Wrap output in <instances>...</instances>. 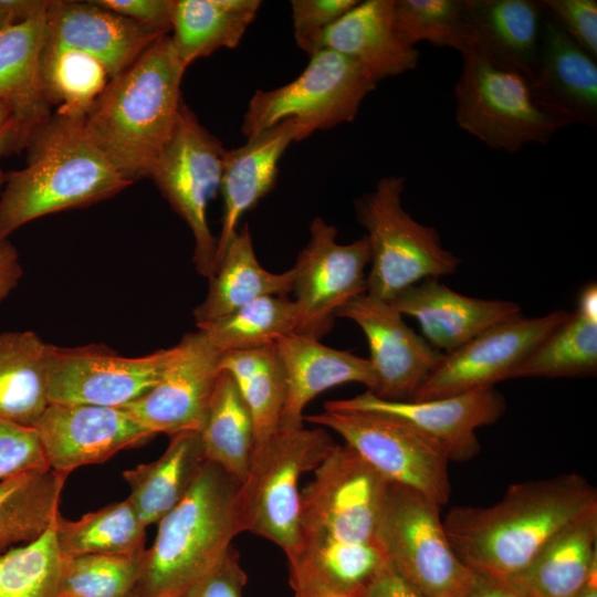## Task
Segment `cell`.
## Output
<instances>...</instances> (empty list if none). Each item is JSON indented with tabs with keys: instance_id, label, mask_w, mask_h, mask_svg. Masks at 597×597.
Segmentation results:
<instances>
[{
	"instance_id": "obj_17",
	"label": "cell",
	"mask_w": 597,
	"mask_h": 597,
	"mask_svg": "<svg viewBox=\"0 0 597 597\" xmlns=\"http://www.w3.org/2000/svg\"><path fill=\"white\" fill-rule=\"evenodd\" d=\"M335 317L353 321L366 336L377 379L373 394L379 398L412 400L442 358L388 301L364 293L344 304Z\"/></svg>"
},
{
	"instance_id": "obj_42",
	"label": "cell",
	"mask_w": 597,
	"mask_h": 597,
	"mask_svg": "<svg viewBox=\"0 0 597 597\" xmlns=\"http://www.w3.org/2000/svg\"><path fill=\"white\" fill-rule=\"evenodd\" d=\"M394 25L400 39L412 48L426 41L461 54L472 43L465 0H395Z\"/></svg>"
},
{
	"instance_id": "obj_3",
	"label": "cell",
	"mask_w": 597,
	"mask_h": 597,
	"mask_svg": "<svg viewBox=\"0 0 597 597\" xmlns=\"http://www.w3.org/2000/svg\"><path fill=\"white\" fill-rule=\"evenodd\" d=\"M22 169L4 174L0 193V241L43 216L111 198L125 179L92 142L84 118L54 113L34 124Z\"/></svg>"
},
{
	"instance_id": "obj_24",
	"label": "cell",
	"mask_w": 597,
	"mask_h": 597,
	"mask_svg": "<svg viewBox=\"0 0 597 597\" xmlns=\"http://www.w3.org/2000/svg\"><path fill=\"white\" fill-rule=\"evenodd\" d=\"M394 2L358 1L323 33L321 50L328 49L357 62L377 83L416 69L419 52L397 34Z\"/></svg>"
},
{
	"instance_id": "obj_4",
	"label": "cell",
	"mask_w": 597,
	"mask_h": 597,
	"mask_svg": "<svg viewBox=\"0 0 597 597\" xmlns=\"http://www.w3.org/2000/svg\"><path fill=\"white\" fill-rule=\"evenodd\" d=\"M185 71L163 35L107 83L85 115L88 137L125 179L149 177L174 132Z\"/></svg>"
},
{
	"instance_id": "obj_49",
	"label": "cell",
	"mask_w": 597,
	"mask_h": 597,
	"mask_svg": "<svg viewBox=\"0 0 597 597\" xmlns=\"http://www.w3.org/2000/svg\"><path fill=\"white\" fill-rule=\"evenodd\" d=\"M4 174L0 168V189L4 182ZM22 275L17 249L9 240L0 241V305L18 286Z\"/></svg>"
},
{
	"instance_id": "obj_50",
	"label": "cell",
	"mask_w": 597,
	"mask_h": 597,
	"mask_svg": "<svg viewBox=\"0 0 597 597\" xmlns=\"http://www.w3.org/2000/svg\"><path fill=\"white\" fill-rule=\"evenodd\" d=\"M49 0H0V34L45 8Z\"/></svg>"
},
{
	"instance_id": "obj_13",
	"label": "cell",
	"mask_w": 597,
	"mask_h": 597,
	"mask_svg": "<svg viewBox=\"0 0 597 597\" xmlns=\"http://www.w3.org/2000/svg\"><path fill=\"white\" fill-rule=\"evenodd\" d=\"M174 354L175 346L143 356H124L103 344H50L49 401L125 407L157 384Z\"/></svg>"
},
{
	"instance_id": "obj_52",
	"label": "cell",
	"mask_w": 597,
	"mask_h": 597,
	"mask_svg": "<svg viewBox=\"0 0 597 597\" xmlns=\"http://www.w3.org/2000/svg\"><path fill=\"white\" fill-rule=\"evenodd\" d=\"M465 597H522L505 584L475 574L474 582Z\"/></svg>"
},
{
	"instance_id": "obj_9",
	"label": "cell",
	"mask_w": 597,
	"mask_h": 597,
	"mask_svg": "<svg viewBox=\"0 0 597 597\" xmlns=\"http://www.w3.org/2000/svg\"><path fill=\"white\" fill-rule=\"evenodd\" d=\"M385 559L423 597H465L475 573L451 547L440 506L388 482L376 527Z\"/></svg>"
},
{
	"instance_id": "obj_29",
	"label": "cell",
	"mask_w": 597,
	"mask_h": 597,
	"mask_svg": "<svg viewBox=\"0 0 597 597\" xmlns=\"http://www.w3.org/2000/svg\"><path fill=\"white\" fill-rule=\"evenodd\" d=\"M545 10L533 0H465L472 42L533 77Z\"/></svg>"
},
{
	"instance_id": "obj_40",
	"label": "cell",
	"mask_w": 597,
	"mask_h": 597,
	"mask_svg": "<svg viewBox=\"0 0 597 597\" xmlns=\"http://www.w3.org/2000/svg\"><path fill=\"white\" fill-rule=\"evenodd\" d=\"M145 552L62 555L59 597H137Z\"/></svg>"
},
{
	"instance_id": "obj_26",
	"label": "cell",
	"mask_w": 597,
	"mask_h": 597,
	"mask_svg": "<svg viewBox=\"0 0 597 597\" xmlns=\"http://www.w3.org/2000/svg\"><path fill=\"white\" fill-rule=\"evenodd\" d=\"M597 507L554 536L522 572L501 582L522 597H574L597 569Z\"/></svg>"
},
{
	"instance_id": "obj_23",
	"label": "cell",
	"mask_w": 597,
	"mask_h": 597,
	"mask_svg": "<svg viewBox=\"0 0 597 597\" xmlns=\"http://www.w3.org/2000/svg\"><path fill=\"white\" fill-rule=\"evenodd\" d=\"M286 375L287 394L280 425H303V410L321 392L346 383L374 391L377 379L368 358L336 349L297 333L275 343Z\"/></svg>"
},
{
	"instance_id": "obj_5",
	"label": "cell",
	"mask_w": 597,
	"mask_h": 597,
	"mask_svg": "<svg viewBox=\"0 0 597 597\" xmlns=\"http://www.w3.org/2000/svg\"><path fill=\"white\" fill-rule=\"evenodd\" d=\"M239 485L222 468L205 462L185 498L158 522L137 597H184L220 561L242 533Z\"/></svg>"
},
{
	"instance_id": "obj_38",
	"label": "cell",
	"mask_w": 597,
	"mask_h": 597,
	"mask_svg": "<svg viewBox=\"0 0 597 597\" xmlns=\"http://www.w3.org/2000/svg\"><path fill=\"white\" fill-rule=\"evenodd\" d=\"M596 370L597 323L575 312L532 350L514 378L587 377Z\"/></svg>"
},
{
	"instance_id": "obj_15",
	"label": "cell",
	"mask_w": 597,
	"mask_h": 597,
	"mask_svg": "<svg viewBox=\"0 0 597 597\" xmlns=\"http://www.w3.org/2000/svg\"><path fill=\"white\" fill-rule=\"evenodd\" d=\"M570 313L557 310L543 316L516 315L502 321L443 354L413 396V401L485 390L515 373L532 350Z\"/></svg>"
},
{
	"instance_id": "obj_53",
	"label": "cell",
	"mask_w": 597,
	"mask_h": 597,
	"mask_svg": "<svg viewBox=\"0 0 597 597\" xmlns=\"http://www.w3.org/2000/svg\"><path fill=\"white\" fill-rule=\"evenodd\" d=\"M575 312L597 323V285L595 282L588 283L580 290Z\"/></svg>"
},
{
	"instance_id": "obj_56",
	"label": "cell",
	"mask_w": 597,
	"mask_h": 597,
	"mask_svg": "<svg viewBox=\"0 0 597 597\" xmlns=\"http://www.w3.org/2000/svg\"><path fill=\"white\" fill-rule=\"evenodd\" d=\"M11 117H12L11 106L4 101H0V130Z\"/></svg>"
},
{
	"instance_id": "obj_31",
	"label": "cell",
	"mask_w": 597,
	"mask_h": 597,
	"mask_svg": "<svg viewBox=\"0 0 597 597\" xmlns=\"http://www.w3.org/2000/svg\"><path fill=\"white\" fill-rule=\"evenodd\" d=\"M48 4L0 34V101L11 106L15 119L30 125L51 115L40 76Z\"/></svg>"
},
{
	"instance_id": "obj_37",
	"label": "cell",
	"mask_w": 597,
	"mask_h": 597,
	"mask_svg": "<svg viewBox=\"0 0 597 597\" xmlns=\"http://www.w3.org/2000/svg\"><path fill=\"white\" fill-rule=\"evenodd\" d=\"M296 307L289 296H263L213 322L197 326L220 353L275 344L295 333Z\"/></svg>"
},
{
	"instance_id": "obj_45",
	"label": "cell",
	"mask_w": 597,
	"mask_h": 597,
	"mask_svg": "<svg viewBox=\"0 0 597 597\" xmlns=\"http://www.w3.org/2000/svg\"><path fill=\"white\" fill-rule=\"evenodd\" d=\"M545 12L582 49L597 59V1L542 0Z\"/></svg>"
},
{
	"instance_id": "obj_48",
	"label": "cell",
	"mask_w": 597,
	"mask_h": 597,
	"mask_svg": "<svg viewBox=\"0 0 597 597\" xmlns=\"http://www.w3.org/2000/svg\"><path fill=\"white\" fill-rule=\"evenodd\" d=\"M356 597H423L386 561Z\"/></svg>"
},
{
	"instance_id": "obj_7",
	"label": "cell",
	"mask_w": 597,
	"mask_h": 597,
	"mask_svg": "<svg viewBox=\"0 0 597 597\" xmlns=\"http://www.w3.org/2000/svg\"><path fill=\"white\" fill-rule=\"evenodd\" d=\"M337 443L322 427H280L255 442L237 506L242 532L279 546L289 558L298 544L300 481L326 459Z\"/></svg>"
},
{
	"instance_id": "obj_39",
	"label": "cell",
	"mask_w": 597,
	"mask_h": 597,
	"mask_svg": "<svg viewBox=\"0 0 597 597\" xmlns=\"http://www.w3.org/2000/svg\"><path fill=\"white\" fill-rule=\"evenodd\" d=\"M40 76L46 100L55 113L84 118L109 82L105 67L95 59L73 50H43Z\"/></svg>"
},
{
	"instance_id": "obj_22",
	"label": "cell",
	"mask_w": 597,
	"mask_h": 597,
	"mask_svg": "<svg viewBox=\"0 0 597 597\" xmlns=\"http://www.w3.org/2000/svg\"><path fill=\"white\" fill-rule=\"evenodd\" d=\"M308 136L302 124L285 119L248 138L243 146L226 149L219 189L223 214L217 239L216 266L237 233L241 217L273 189L279 161L286 148Z\"/></svg>"
},
{
	"instance_id": "obj_6",
	"label": "cell",
	"mask_w": 597,
	"mask_h": 597,
	"mask_svg": "<svg viewBox=\"0 0 597 597\" xmlns=\"http://www.w3.org/2000/svg\"><path fill=\"white\" fill-rule=\"evenodd\" d=\"M454 86L458 126L488 147L514 153L546 145L572 121L540 92L520 67L472 42L462 53Z\"/></svg>"
},
{
	"instance_id": "obj_21",
	"label": "cell",
	"mask_w": 597,
	"mask_h": 597,
	"mask_svg": "<svg viewBox=\"0 0 597 597\" xmlns=\"http://www.w3.org/2000/svg\"><path fill=\"white\" fill-rule=\"evenodd\" d=\"M391 305L418 321L423 338L442 354L462 346L484 329L521 314L519 304L458 293L437 277L398 293Z\"/></svg>"
},
{
	"instance_id": "obj_27",
	"label": "cell",
	"mask_w": 597,
	"mask_h": 597,
	"mask_svg": "<svg viewBox=\"0 0 597 597\" xmlns=\"http://www.w3.org/2000/svg\"><path fill=\"white\" fill-rule=\"evenodd\" d=\"M293 270L272 273L255 255L245 223L230 240L209 280L205 300L193 310L196 326L219 320L263 296H289Z\"/></svg>"
},
{
	"instance_id": "obj_8",
	"label": "cell",
	"mask_w": 597,
	"mask_h": 597,
	"mask_svg": "<svg viewBox=\"0 0 597 597\" xmlns=\"http://www.w3.org/2000/svg\"><path fill=\"white\" fill-rule=\"evenodd\" d=\"M404 177H383L374 190L355 200L370 252L366 293L388 302L425 279L452 274L460 264L443 248L436 228L418 222L404 209Z\"/></svg>"
},
{
	"instance_id": "obj_36",
	"label": "cell",
	"mask_w": 597,
	"mask_h": 597,
	"mask_svg": "<svg viewBox=\"0 0 597 597\" xmlns=\"http://www.w3.org/2000/svg\"><path fill=\"white\" fill-rule=\"evenodd\" d=\"M146 527L128 498L77 521L59 515L54 522L57 548L64 556L140 553L146 549Z\"/></svg>"
},
{
	"instance_id": "obj_46",
	"label": "cell",
	"mask_w": 597,
	"mask_h": 597,
	"mask_svg": "<svg viewBox=\"0 0 597 597\" xmlns=\"http://www.w3.org/2000/svg\"><path fill=\"white\" fill-rule=\"evenodd\" d=\"M247 574L238 552L232 547L199 579L184 597H242Z\"/></svg>"
},
{
	"instance_id": "obj_16",
	"label": "cell",
	"mask_w": 597,
	"mask_h": 597,
	"mask_svg": "<svg viewBox=\"0 0 597 597\" xmlns=\"http://www.w3.org/2000/svg\"><path fill=\"white\" fill-rule=\"evenodd\" d=\"M220 357L202 331L186 333L157 384L122 408L156 436L199 431L221 371Z\"/></svg>"
},
{
	"instance_id": "obj_11",
	"label": "cell",
	"mask_w": 597,
	"mask_h": 597,
	"mask_svg": "<svg viewBox=\"0 0 597 597\" xmlns=\"http://www.w3.org/2000/svg\"><path fill=\"white\" fill-rule=\"evenodd\" d=\"M377 82L357 62L328 49L311 55L292 82L271 91H256L243 116L248 138L285 119L302 124L308 135L353 122Z\"/></svg>"
},
{
	"instance_id": "obj_18",
	"label": "cell",
	"mask_w": 597,
	"mask_h": 597,
	"mask_svg": "<svg viewBox=\"0 0 597 597\" xmlns=\"http://www.w3.org/2000/svg\"><path fill=\"white\" fill-rule=\"evenodd\" d=\"M34 429L50 469L66 475L156 437L125 408L80 404H50Z\"/></svg>"
},
{
	"instance_id": "obj_34",
	"label": "cell",
	"mask_w": 597,
	"mask_h": 597,
	"mask_svg": "<svg viewBox=\"0 0 597 597\" xmlns=\"http://www.w3.org/2000/svg\"><path fill=\"white\" fill-rule=\"evenodd\" d=\"M66 478L44 469L0 481V551L36 540L55 522Z\"/></svg>"
},
{
	"instance_id": "obj_25",
	"label": "cell",
	"mask_w": 597,
	"mask_h": 597,
	"mask_svg": "<svg viewBox=\"0 0 597 597\" xmlns=\"http://www.w3.org/2000/svg\"><path fill=\"white\" fill-rule=\"evenodd\" d=\"M533 80L573 124L597 119V63L545 12Z\"/></svg>"
},
{
	"instance_id": "obj_35",
	"label": "cell",
	"mask_w": 597,
	"mask_h": 597,
	"mask_svg": "<svg viewBox=\"0 0 597 597\" xmlns=\"http://www.w3.org/2000/svg\"><path fill=\"white\" fill-rule=\"evenodd\" d=\"M220 369L229 373L252 416L255 442L273 433L281 422L287 385L275 344L221 353Z\"/></svg>"
},
{
	"instance_id": "obj_44",
	"label": "cell",
	"mask_w": 597,
	"mask_h": 597,
	"mask_svg": "<svg viewBox=\"0 0 597 597\" xmlns=\"http://www.w3.org/2000/svg\"><path fill=\"white\" fill-rule=\"evenodd\" d=\"M50 469L34 428L0 420V481Z\"/></svg>"
},
{
	"instance_id": "obj_2",
	"label": "cell",
	"mask_w": 597,
	"mask_h": 597,
	"mask_svg": "<svg viewBox=\"0 0 597 597\" xmlns=\"http://www.w3.org/2000/svg\"><path fill=\"white\" fill-rule=\"evenodd\" d=\"M313 473L301 490L290 575L336 586L357 572L377 544L388 481L347 444H336Z\"/></svg>"
},
{
	"instance_id": "obj_10",
	"label": "cell",
	"mask_w": 597,
	"mask_h": 597,
	"mask_svg": "<svg viewBox=\"0 0 597 597\" xmlns=\"http://www.w3.org/2000/svg\"><path fill=\"white\" fill-rule=\"evenodd\" d=\"M304 420L339 434L388 482L410 488L438 506L449 502L448 454L408 422L380 412L327 409Z\"/></svg>"
},
{
	"instance_id": "obj_32",
	"label": "cell",
	"mask_w": 597,
	"mask_h": 597,
	"mask_svg": "<svg viewBox=\"0 0 597 597\" xmlns=\"http://www.w3.org/2000/svg\"><path fill=\"white\" fill-rule=\"evenodd\" d=\"M259 0H175L170 36L187 69L221 48H235L260 8Z\"/></svg>"
},
{
	"instance_id": "obj_47",
	"label": "cell",
	"mask_w": 597,
	"mask_h": 597,
	"mask_svg": "<svg viewBox=\"0 0 597 597\" xmlns=\"http://www.w3.org/2000/svg\"><path fill=\"white\" fill-rule=\"evenodd\" d=\"M95 4L164 33L171 31L175 0H92Z\"/></svg>"
},
{
	"instance_id": "obj_54",
	"label": "cell",
	"mask_w": 597,
	"mask_h": 597,
	"mask_svg": "<svg viewBox=\"0 0 597 597\" xmlns=\"http://www.w3.org/2000/svg\"><path fill=\"white\" fill-rule=\"evenodd\" d=\"M290 584L293 588L294 597H356L327 589L304 579L290 578Z\"/></svg>"
},
{
	"instance_id": "obj_33",
	"label": "cell",
	"mask_w": 597,
	"mask_h": 597,
	"mask_svg": "<svg viewBox=\"0 0 597 597\" xmlns=\"http://www.w3.org/2000/svg\"><path fill=\"white\" fill-rule=\"evenodd\" d=\"M207 461L240 483L255 446L251 412L232 376L221 370L198 431Z\"/></svg>"
},
{
	"instance_id": "obj_12",
	"label": "cell",
	"mask_w": 597,
	"mask_h": 597,
	"mask_svg": "<svg viewBox=\"0 0 597 597\" xmlns=\"http://www.w3.org/2000/svg\"><path fill=\"white\" fill-rule=\"evenodd\" d=\"M224 153L221 142L182 102L174 132L149 175L189 227L195 240L193 263L207 279L214 273L217 252L207 208L220 189Z\"/></svg>"
},
{
	"instance_id": "obj_1",
	"label": "cell",
	"mask_w": 597,
	"mask_h": 597,
	"mask_svg": "<svg viewBox=\"0 0 597 597\" xmlns=\"http://www.w3.org/2000/svg\"><path fill=\"white\" fill-rule=\"evenodd\" d=\"M597 507L596 488L577 473L512 484L490 506H454L442 520L460 561L505 582L566 526Z\"/></svg>"
},
{
	"instance_id": "obj_57",
	"label": "cell",
	"mask_w": 597,
	"mask_h": 597,
	"mask_svg": "<svg viewBox=\"0 0 597 597\" xmlns=\"http://www.w3.org/2000/svg\"><path fill=\"white\" fill-rule=\"evenodd\" d=\"M159 597H174V596H169V595H164V596H159Z\"/></svg>"
},
{
	"instance_id": "obj_55",
	"label": "cell",
	"mask_w": 597,
	"mask_h": 597,
	"mask_svg": "<svg viewBox=\"0 0 597 597\" xmlns=\"http://www.w3.org/2000/svg\"><path fill=\"white\" fill-rule=\"evenodd\" d=\"M574 597H597V569L591 573L583 589Z\"/></svg>"
},
{
	"instance_id": "obj_51",
	"label": "cell",
	"mask_w": 597,
	"mask_h": 597,
	"mask_svg": "<svg viewBox=\"0 0 597 597\" xmlns=\"http://www.w3.org/2000/svg\"><path fill=\"white\" fill-rule=\"evenodd\" d=\"M32 126L12 116L0 130V157L23 150Z\"/></svg>"
},
{
	"instance_id": "obj_43",
	"label": "cell",
	"mask_w": 597,
	"mask_h": 597,
	"mask_svg": "<svg viewBox=\"0 0 597 597\" xmlns=\"http://www.w3.org/2000/svg\"><path fill=\"white\" fill-rule=\"evenodd\" d=\"M358 0H292V20L297 46L310 56L321 50L323 33Z\"/></svg>"
},
{
	"instance_id": "obj_41",
	"label": "cell",
	"mask_w": 597,
	"mask_h": 597,
	"mask_svg": "<svg viewBox=\"0 0 597 597\" xmlns=\"http://www.w3.org/2000/svg\"><path fill=\"white\" fill-rule=\"evenodd\" d=\"M61 570L53 523L36 540L0 555V597H59Z\"/></svg>"
},
{
	"instance_id": "obj_14",
	"label": "cell",
	"mask_w": 597,
	"mask_h": 597,
	"mask_svg": "<svg viewBox=\"0 0 597 597\" xmlns=\"http://www.w3.org/2000/svg\"><path fill=\"white\" fill-rule=\"evenodd\" d=\"M310 240L293 268L295 333L321 339L333 327L336 312L367 292L365 269L370 261L367 238L337 242V229L313 219Z\"/></svg>"
},
{
	"instance_id": "obj_20",
	"label": "cell",
	"mask_w": 597,
	"mask_h": 597,
	"mask_svg": "<svg viewBox=\"0 0 597 597\" xmlns=\"http://www.w3.org/2000/svg\"><path fill=\"white\" fill-rule=\"evenodd\" d=\"M166 34L92 0H49L42 49L82 52L98 61L111 81Z\"/></svg>"
},
{
	"instance_id": "obj_19",
	"label": "cell",
	"mask_w": 597,
	"mask_h": 597,
	"mask_svg": "<svg viewBox=\"0 0 597 597\" xmlns=\"http://www.w3.org/2000/svg\"><path fill=\"white\" fill-rule=\"evenodd\" d=\"M323 409L397 417L438 442L450 461H467L481 450L476 429L496 422L506 404L494 388L421 401L387 400L366 390L352 398L327 400Z\"/></svg>"
},
{
	"instance_id": "obj_30",
	"label": "cell",
	"mask_w": 597,
	"mask_h": 597,
	"mask_svg": "<svg viewBox=\"0 0 597 597\" xmlns=\"http://www.w3.org/2000/svg\"><path fill=\"white\" fill-rule=\"evenodd\" d=\"M45 343L33 331L0 333V420L34 428L49 401Z\"/></svg>"
},
{
	"instance_id": "obj_28",
	"label": "cell",
	"mask_w": 597,
	"mask_h": 597,
	"mask_svg": "<svg viewBox=\"0 0 597 597\" xmlns=\"http://www.w3.org/2000/svg\"><path fill=\"white\" fill-rule=\"evenodd\" d=\"M198 431L170 437L165 452L155 461L123 472L128 496L140 521L158 523L187 494L206 462Z\"/></svg>"
}]
</instances>
